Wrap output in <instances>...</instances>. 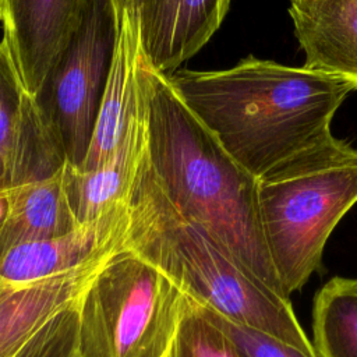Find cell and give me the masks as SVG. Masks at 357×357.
Returning <instances> with one entry per match:
<instances>
[{"instance_id": "6da1fadb", "label": "cell", "mask_w": 357, "mask_h": 357, "mask_svg": "<svg viewBox=\"0 0 357 357\" xmlns=\"http://www.w3.org/2000/svg\"><path fill=\"white\" fill-rule=\"evenodd\" d=\"M169 81L225 151L257 180L332 144L331 121L357 79L247 56Z\"/></svg>"}, {"instance_id": "7a4b0ae2", "label": "cell", "mask_w": 357, "mask_h": 357, "mask_svg": "<svg viewBox=\"0 0 357 357\" xmlns=\"http://www.w3.org/2000/svg\"><path fill=\"white\" fill-rule=\"evenodd\" d=\"M138 85L148 158L169 199L245 272L290 298L282 290L265 241L258 180L225 151L144 53Z\"/></svg>"}, {"instance_id": "3957f363", "label": "cell", "mask_w": 357, "mask_h": 357, "mask_svg": "<svg viewBox=\"0 0 357 357\" xmlns=\"http://www.w3.org/2000/svg\"><path fill=\"white\" fill-rule=\"evenodd\" d=\"M124 248L226 318L269 333L310 356L315 353L290 298L245 272L169 199L152 170L148 146L130 199Z\"/></svg>"}, {"instance_id": "277c9868", "label": "cell", "mask_w": 357, "mask_h": 357, "mask_svg": "<svg viewBox=\"0 0 357 357\" xmlns=\"http://www.w3.org/2000/svg\"><path fill=\"white\" fill-rule=\"evenodd\" d=\"M197 304L169 275L121 248L84 294L57 357H165Z\"/></svg>"}, {"instance_id": "5b68a950", "label": "cell", "mask_w": 357, "mask_h": 357, "mask_svg": "<svg viewBox=\"0 0 357 357\" xmlns=\"http://www.w3.org/2000/svg\"><path fill=\"white\" fill-rule=\"evenodd\" d=\"M258 198L272 264L291 297L321 268L329 236L357 204V149L336 138L258 180Z\"/></svg>"}, {"instance_id": "8992f818", "label": "cell", "mask_w": 357, "mask_h": 357, "mask_svg": "<svg viewBox=\"0 0 357 357\" xmlns=\"http://www.w3.org/2000/svg\"><path fill=\"white\" fill-rule=\"evenodd\" d=\"M120 15L114 0H86L78 29L35 96L74 167L82 165L91 144Z\"/></svg>"}, {"instance_id": "52a82bcc", "label": "cell", "mask_w": 357, "mask_h": 357, "mask_svg": "<svg viewBox=\"0 0 357 357\" xmlns=\"http://www.w3.org/2000/svg\"><path fill=\"white\" fill-rule=\"evenodd\" d=\"M124 245L33 282L0 278V357H46L98 273Z\"/></svg>"}, {"instance_id": "ba28073f", "label": "cell", "mask_w": 357, "mask_h": 357, "mask_svg": "<svg viewBox=\"0 0 357 357\" xmlns=\"http://www.w3.org/2000/svg\"><path fill=\"white\" fill-rule=\"evenodd\" d=\"M86 0H4L3 39L36 96L82 20Z\"/></svg>"}, {"instance_id": "9c48e42d", "label": "cell", "mask_w": 357, "mask_h": 357, "mask_svg": "<svg viewBox=\"0 0 357 357\" xmlns=\"http://www.w3.org/2000/svg\"><path fill=\"white\" fill-rule=\"evenodd\" d=\"M230 0H138L142 53L163 74L198 53L223 22Z\"/></svg>"}, {"instance_id": "30bf717a", "label": "cell", "mask_w": 357, "mask_h": 357, "mask_svg": "<svg viewBox=\"0 0 357 357\" xmlns=\"http://www.w3.org/2000/svg\"><path fill=\"white\" fill-rule=\"evenodd\" d=\"M146 146L148 130L139 91L138 107L113 152L91 170H81L70 163L66 166V191L78 223L98 220L114 209L130 204Z\"/></svg>"}, {"instance_id": "8fae6325", "label": "cell", "mask_w": 357, "mask_h": 357, "mask_svg": "<svg viewBox=\"0 0 357 357\" xmlns=\"http://www.w3.org/2000/svg\"><path fill=\"white\" fill-rule=\"evenodd\" d=\"M130 204L73 231L15 244L0 254V278L26 283L70 271L105 251L124 245Z\"/></svg>"}, {"instance_id": "7c38bea8", "label": "cell", "mask_w": 357, "mask_h": 357, "mask_svg": "<svg viewBox=\"0 0 357 357\" xmlns=\"http://www.w3.org/2000/svg\"><path fill=\"white\" fill-rule=\"evenodd\" d=\"M141 53L138 11L135 8H126L120 15L112 66L100 99L91 144L82 165L77 169L91 170L96 167L120 142L139 103L138 63Z\"/></svg>"}, {"instance_id": "4fadbf2b", "label": "cell", "mask_w": 357, "mask_h": 357, "mask_svg": "<svg viewBox=\"0 0 357 357\" xmlns=\"http://www.w3.org/2000/svg\"><path fill=\"white\" fill-rule=\"evenodd\" d=\"M304 68L357 79V0H290Z\"/></svg>"}, {"instance_id": "5bb4252c", "label": "cell", "mask_w": 357, "mask_h": 357, "mask_svg": "<svg viewBox=\"0 0 357 357\" xmlns=\"http://www.w3.org/2000/svg\"><path fill=\"white\" fill-rule=\"evenodd\" d=\"M64 170L46 180L8 188L10 212L0 233V254L20 243L67 234L81 225L67 197Z\"/></svg>"}, {"instance_id": "9a60e30c", "label": "cell", "mask_w": 357, "mask_h": 357, "mask_svg": "<svg viewBox=\"0 0 357 357\" xmlns=\"http://www.w3.org/2000/svg\"><path fill=\"white\" fill-rule=\"evenodd\" d=\"M312 344L318 357H357V278L333 276L315 293Z\"/></svg>"}, {"instance_id": "2e32d148", "label": "cell", "mask_w": 357, "mask_h": 357, "mask_svg": "<svg viewBox=\"0 0 357 357\" xmlns=\"http://www.w3.org/2000/svg\"><path fill=\"white\" fill-rule=\"evenodd\" d=\"M67 163V153L57 132L46 120L36 98L28 93L8 188L50 178L63 172Z\"/></svg>"}, {"instance_id": "e0dca14e", "label": "cell", "mask_w": 357, "mask_h": 357, "mask_svg": "<svg viewBox=\"0 0 357 357\" xmlns=\"http://www.w3.org/2000/svg\"><path fill=\"white\" fill-rule=\"evenodd\" d=\"M29 92L4 39L0 40V191L8 190L24 103Z\"/></svg>"}, {"instance_id": "ac0fdd59", "label": "cell", "mask_w": 357, "mask_h": 357, "mask_svg": "<svg viewBox=\"0 0 357 357\" xmlns=\"http://www.w3.org/2000/svg\"><path fill=\"white\" fill-rule=\"evenodd\" d=\"M167 357H241L231 339L198 301L184 319Z\"/></svg>"}, {"instance_id": "d6986e66", "label": "cell", "mask_w": 357, "mask_h": 357, "mask_svg": "<svg viewBox=\"0 0 357 357\" xmlns=\"http://www.w3.org/2000/svg\"><path fill=\"white\" fill-rule=\"evenodd\" d=\"M202 307L212 321L231 339L241 357H310L300 349L269 333L231 321L205 304Z\"/></svg>"}, {"instance_id": "ffe728a7", "label": "cell", "mask_w": 357, "mask_h": 357, "mask_svg": "<svg viewBox=\"0 0 357 357\" xmlns=\"http://www.w3.org/2000/svg\"><path fill=\"white\" fill-rule=\"evenodd\" d=\"M10 212V190L0 191V233Z\"/></svg>"}, {"instance_id": "44dd1931", "label": "cell", "mask_w": 357, "mask_h": 357, "mask_svg": "<svg viewBox=\"0 0 357 357\" xmlns=\"http://www.w3.org/2000/svg\"><path fill=\"white\" fill-rule=\"evenodd\" d=\"M117 8L120 10V13L126 8H135L137 10V3L138 0H114Z\"/></svg>"}, {"instance_id": "7402d4cb", "label": "cell", "mask_w": 357, "mask_h": 357, "mask_svg": "<svg viewBox=\"0 0 357 357\" xmlns=\"http://www.w3.org/2000/svg\"><path fill=\"white\" fill-rule=\"evenodd\" d=\"M3 15H4V0H0V22L3 21Z\"/></svg>"}]
</instances>
